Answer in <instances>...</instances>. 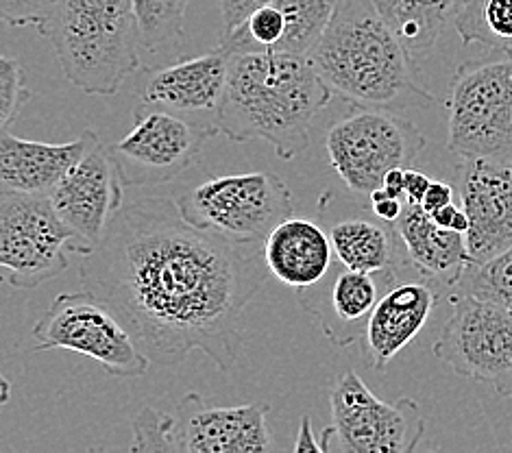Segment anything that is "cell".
Here are the masks:
<instances>
[{"mask_svg": "<svg viewBox=\"0 0 512 453\" xmlns=\"http://www.w3.org/2000/svg\"><path fill=\"white\" fill-rule=\"evenodd\" d=\"M266 275L262 242L194 227L164 197L120 207L79 268L83 286L162 369L203 351L229 371L242 347V314Z\"/></svg>", "mask_w": 512, "mask_h": 453, "instance_id": "6da1fadb", "label": "cell"}, {"mask_svg": "<svg viewBox=\"0 0 512 453\" xmlns=\"http://www.w3.org/2000/svg\"><path fill=\"white\" fill-rule=\"evenodd\" d=\"M332 96L310 57L229 53L216 127L234 142L264 140L290 162L308 149L312 122Z\"/></svg>", "mask_w": 512, "mask_h": 453, "instance_id": "7a4b0ae2", "label": "cell"}, {"mask_svg": "<svg viewBox=\"0 0 512 453\" xmlns=\"http://www.w3.org/2000/svg\"><path fill=\"white\" fill-rule=\"evenodd\" d=\"M310 61L334 94L358 107L390 109L434 96L414 81V59L373 0H338Z\"/></svg>", "mask_w": 512, "mask_h": 453, "instance_id": "3957f363", "label": "cell"}, {"mask_svg": "<svg viewBox=\"0 0 512 453\" xmlns=\"http://www.w3.org/2000/svg\"><path fill=\"white\" fill-rule=\"evenodd\" d=\"M38 31L85 94L112 96L142 70L133 0H55Z\"/></svg>", "mask_w": 512, "mask_h": 453, "instance_id": "277c9868", "label": "cell"}, {"mask_svg": "<svg viewBox=\"0 0 512 453\" xmlns=\"http://www.w3.org/2000/svg\"><path fill=\"white\" fill-rule=\"evenodd\" d=\"M447 149L512 164V53L460 64L449 85Z\"/></svg>", "mask_w": 512, "mask_h": 453, "instance_id": "5b68a950", "label": "cell"}, {"mask_svg": "<svg viewBox=\"0 0 512 453\" xmlns=\"http://www.w3.org/2000/svg\"><path fill=\"white\" fill-rule=\"evenodd\" d=\"M190 225L236 242H264L295 214L290 188L273 173H236L207 179L175 199Z\"/></svg>", "mask_w": 512, "mask_h": 453, "instance_id": "8992f818", "label": "cell"}, {"mask_svg": "<svg viewBox=\"0 0 512 453\" xmlns=\"http://www.w3.org/2000/svg\"><path fill=\"white\" fill-rule=\"evenodd\" d=\"M68 251L83 255L48 194L0 190V279L35 290L68 268Z\"/></svg>", "mask_w": 512, "mask_h": 453, "instance_id": "52a82bcc", "label": "cell"}, {"mask_svg": "<svg viewBox=\"0 0 512 453\" xmlns=\"http://www.w3.org/2000/svg\"><path fill=\"white\" fill-rule=\"evenodd\" d=\"M425 146V136L412 122L377 107H358L327 131L329 164L353 194L382 188L393 168H410Z\"/></svg>", "mask_w": 512, "mask_h": 453, "instance_id": "ba28073f", "label": "cell"}, {"mask_svg": "<svg viewBox=\"0 0 512 453\" xmlns=\"http://www.w3.org/2000/svg\"><path fill=\"white\" fill-rule=\"evenodd\" d=\"M33 351H75L99 362L114 377H142L146 358L129 329L90 292H62L33 325Z\"/></svg>", "mask_w": 512, "mask_h": 453, "instance_id": "9c48e42d", "label": "cell"}, {"mask_svg": "<svg viewBox=\"0 0 512 453\" xmlns=\"http://www.w3.org/2000/svg\"><path fill=\"white\" fill-rule=\"evenodd\" d=\"M449 301L451 316L434 342V355L456 375L512 399V310L471 295H449Z\"/></svg>", "mask_w": 512, "mask_h": 453, "instance_id": "30bf717a", "label": "cell"}, {"mask_svg": "<svg viewBox=\"0 0 512 453\" xmlns=\"http://www.w3.org/2000/svg\"><path fill=\"white\" fill-rule=\"evenodd\" d=\"M212 136L197 122L138 103L131 131L112 144L125 188H153L179 179L199 162Z\"/></svg>", "mask_w": 512, "mask_h": 453, "instance_id": "8fae6325", "label": "cell"}, {"mask_svg": "<svg viewBox=\"0 0 512 453\" xmlns=\"http://www.w3.org/2000/svg\"><path fill=\"white\" fill-rule=\"evenodd\" d=\"M329 403L340 443L353 453H412L428 427L412 399L386 403L353 371L334 384Z\"/></svg>", "mask_w": 512, "mask_h": 453, "instance_id": "7c38bea8", "label": "cell"}, {"mask_svg": "<svg viewBox=\"0 0 512 453\" xmlns=\"http://www.w3.org/2000/svg\"><path fill=\"white\" fill-rule=\"evenodd\" d=\"M125 183L112 144L96 138L48 194L57 216L75 234L88 255L123 207Z\"/></svg>", "mask_w": 512, "mask_h": 453, "instance_id": "4fadbf2b", "label": "cell"}, {"mask_svg": "<svg viewBox=\"0 0 512 453\" xmlns=\"http://www.w3.org/2000/svg\"><path fill=\"white\" fill-rule=\"evenodd\" d=\"M399 271L401 268L362 273L334 260L319 284L297 290V297L301 308L321 327L323 336L334 347L347 349L360 345L377 299L399 279Z\"/></svg>", "mask_w": 512, "mask_h": 453, "instance_id": "5bb4252c", "label": "cell"}, {"mask_svg": "<svg viewBox=\"0 0 512 453\" xmlns=\"http://www.w3.org/2000/svg\"><path fill=\"white\" fill-rule=\"evenodd\" d=\"M227 61L229 53L216 46L212 53L201 57L146 68L149 72L138 90L140 103L188 118L216 136V116L225 90Z\"/></svg>", "mask_w": 512, "mask_h": 453, "instance_id": "9a60e30c", "label": "cell"}, {"mask_svg": "<svg viewBox=\"0 0 512 453\" xmlns=\"http://www.w3.org/2000/svg\"><path fill=\"white\" fill-rule=\"evenodd\" d=\"M268 403L242 406H207L190 393L175 408L177 451L188 453H262L273 447L266 416Z\"/></svg>", "mask_w": 512, "mask_h": 453, "instance_id": "2e32d148", "label": "cell"}, {"mask_svg": "<svg viewBox=\"0 0 512 453\" xmlns=\"http://www.w3.org/2000/svg\"><path fill=\"white\" fill-rule=\"evenodd\" d=\"M458 159L469 264H482L512 247V170L489 159Z\"/></svg>", "mask_w": 512, "mask_h": 453, "instance_id": "e0dca14e", "label": "cell"}, {"mask_svg": "<svg viewBox=\"0 0 512 453\" xmlns=\"http://www.w3.org/2000/svg\"><path fill=\"white\" fill-rule=\"evenodd\" d=\"M441 286L434 281H401L382 292L369 316L362 349L369 364L384 371L395 355L421 334L432 316Z\"/></svg>", "mask_w": 512, "mask_h": 453, "instance_id": "ac0fdd59", "label": "cell"}, {"mask_svg": "<svg viewBox=\"0 0 512 453\" xmlns=\"http://www.w3.org/2000/svg\"><path fill=\"white\" fill-rule=\"evenodd\" d=\"M99 138L83 131L77 140L64 144L24 140L0 131V190L24 194H51L68 168Z\"/></svg>", "mask_w": 512, "mask_h": 453, "instance_id": "d6986e66", "label": "cell"}, {"mask_svg": "<svg viewBox=\"0 0 512 453\" xmlns=\"http://www.w3.org/2000/svg\"><path fill=\"white\" fill-rule=\"evenodd\" d=\"M262 255L268 273L295 290L319 284L336 260L323 225L295 214L271 229L262 242Z\"/></svg>", "mask_w": 512, "mask_h": 453, "instance_id": "ffe728a7", "label": "cell"}, {"mask_svg": "<svg viewBox=\"0 0 512 453\" xmlns=\"http://www.w3.org/2000/svg\"><path fill=\"white\" fill-rule=\"evenodd\" d=\"M395 229L414 271L443 290L456 284L462 268L469 264L465 234L436 225L419 203L404 205Z\"/></svg>", "mask_w": 512, "mask_h": 453, "instance_id": "44dd1931", "label": "cell"}, {"mask_svg": "<svg viewBox=\"0 0 512 453\" xmlns=\"http://www.w3.org/2000/svg\"><path fill=\"white\" fill-rule=\"evenodd\" d=\"M336 260L362 273L395 271L408 264L395 225L384 223L371 210H360L334 220L327 229Z\"/></svg>", "mask_w": 512, "mask_h": 453, "instance_id": "7402d4cb", "label": "cell"}, {"mask_svg": "<svg viewBox=\"0 0 512 453\" xmlns=\"http://www.w3.org/2000/svg\"><path fill=\"white\" fill-rule=\"evenodd\" d=\"M414 61L430 55L462 0H373Z\"/></svg>", "mask_w": 512, "mask_h": 453, "instance_id": "603a6c76", "label": "cell"}, {"mask_svg": "<svg viewBox=\"0 0 512 453\" xmlns=\"http://www.w3.org/2000/svg\"><path fill=\"white\" fill-rule=\"evenodd\" d=\"M192 0H133L138 22V46L149 68L175 61L186 33V16Z\"/></svg>", "mask_w": 512, "mask_h": 453, "instance_id": "cb8c5ba5", "label": "cell"}, {"mask_svg": "<svg viewBox=\"0 0 512 453\" xmlns=\"http://www.w3.org/2000/svg\"><path fill=\"white\" fill-rule=\"evenodd\" d=\"M454 27L465 44L512 53V0H462Z\"/></svg>", "mask_w": 512, "mask_h": 453, "instance_id": "d4e9b609", "label": "cell"}, {"mask_svg": "<svg viewBox=\"0 0 512 453\" xmlns=\"http://www.w3.org/2000/svg\"><path fill=\"white\" fill-rule=\"evenodd\" d=\"M284 16V38L277 53L308 57L332 18L338 0H273Z\"/></svg>", "mask_w": 512, "mask_h": 453, "instance_id": "484cf974", "label": "cell"}, {"mask_svg": "<svg viewBox=\"0 0 512 453\" xmlns=\"http://www.w3.org/2000/svg\"><path fill=\"white\" fill-rule=\"evenodd\" d=\"M447 295H471L512 310V247L489 262L467 264Z\"/></svg>", "mask_w": 512, "mask_h": 453, "instance_id": "4316f807", "label": "cell"}, {"mask_svg": "<svg viewBox=\"0 0 512 453\" xmlns=\"http://www.w3.org/2000/svg\"><path fill=\"white\" fill-rule=\"evenodd\" d=\"M175 416L146 406L133 421L131 451H177Z\"/></svg>", "mask_w": 512, "mask_h": 453, "instance_id": "83f0119b", "label": "cell"}, {"mask_svg": "<svg viewBox=\"0 0 512 453\" xmlns=\"http://www.w3.org/2000/svg\"><path fill=\"white\" fill-rule=\"evenodd\" d=\"M31 99L20 61L0 55V131L11 127L24 103Z\"/></svg>", "mask_w": 512, "mask_h": 453, "instance_id": "f1b7e54d", "label": "cell"}, {"mask_svg": "<svg viewBox=\"0 0 512 453\" xmlns=\"http://www.w3.org/2000/svg\"><path fill=\"white\" fill-rule=\"evenodd\" d=\"M55 0H0V24L11 29L40 27Z\"/></svg>", "mask_w": 512, "mask_h": 453, "instance_id": "f546056e", "label": "cell"}, {"mask_svg": "<svg viewBox=\"0 0 512 453\" xmlns=\"http://www.w3.org/2000/svg\"><path fill=\"white\" fill-rule=\"evenodd\" d=\"M266 3H271V0H221V35L236 29L240 22H245L253 9Z\"/></svg>", "mask_w": 512, "mask_h": 453, "instance_id": "4dcf8cb0", "label": "cell"}, {"mask_svg": "<svg viewBox=\"0 0 512 453\" xmlns=\"http://www.w3.org/2000/svg\"><path fill=\"white\" fill-rule=\"evenodd\" d=\"M369 201H371V210L377 218H382L384 223L395 225L397 218L404 212V199H397V197H390L388 192H384L382 188H377L375 192L369 194Z\"/></svg>", "mask_w": 512, "mask_h": 453, "instance_id": "1f68e13d", "label": "cell"}, {"mask_svg": "<svg viewBox=\"0 0 512 453\" xmlns=\"http://www.w3.org/2000/svg\"><path fill=\"white\" fill-rule=\"evenodd\" d=\"M449 203H454V188H451L445 181H432L430 188L425 190L421 207L428 214H432L434 210H441V207H445Z\"/></svg>", "mask_w": 512, "mask_h": 453, "instance_id": "d6a6232c", "label": "cell"}, {"mask_svg": "<svg viewBox=\"0 0 512 453\" xmlns=\"http://www.w3.org/2000/svg\"><path fill=\"white\" fill-rule=\"evenodd\" d=\"M430 216L434 218L436 225H441L445 229L460 231V234H465L467 227H469V218H467L465 210H462V207H456L454 203L441 207V210H434Z\"/></svg>", "mask_w": 512, "mask_h": 453, "instance_id": "836d02e7", "label": "cell"}, {"mask_svg": "<svg viewBox=\"0 0 512 453\" xmlns=\"http://www.w3.org/2000/svg\"><path fill=\"white\" fill-rule=\"evenodd\" d=\"M432 179L421 173V170H414L412 166L406 168V186H404V199L406 203H419L423 201L425 197V190L430 188Z\"/></svg>", "mask_w": 512, "mask_h": 453, "instance_id": "e575fe53", "label": "cell"}, {"mask_svg": "<svg viewBox=\"0 0 512 453\" xmlns=\"http://www.w3.org/2000/svg\"><path fill=\"white\" fill-rule=\"evenodd\" d=\"M404 186H406V168H393V170H390V173L384 175L382 190L388 192L390 197L404 199Z\"/></svg>", "mask_w": 512, "mask_h": 453, "instance_id": "d590c367", "label": "cell"}, {"mask_svg": "<svg viewBox=\"0 0 512 453\" xmlns=\"http://www.w3.org/2000/svg\"><path fill=\"white\" fill-rule=\"evenodd\" d=\"M295 451H323L321 443H316L314 434H312V425L308 416L301 419V427H299V438L295 443Z\"/></svg>", "mask_w": 512, "mask_h": 453, "instance_id": "8d00e7d4", "label": "cell"}, {"mask_svg": "<svg viewBox=\"0 0 512 453\" xmlns=\"http://www.w3.org/2000/svg\"><path fill=\"white\" fill-rule=\"evenodd\" d=\"M11 399V382L9 379L0 373V406H5Z\"/></svg>", "mask_w": 512, "mask_h": 453, "instance_id": "74e56055", "label": "cell"}, {"mask_svg": "<svg viewBox=\"0 0 512 453\" xmlns=\"http://www.w3.org/2000/svg\"><path fill=\"white\" fill-rule=\"evenodd\" d=\"M510 170H512V164H510Z\"/></svg>", "mask_w": 512, "mask_h": 453, "instance_id": "f35d334b", "label": "cell"}]
</instances>
